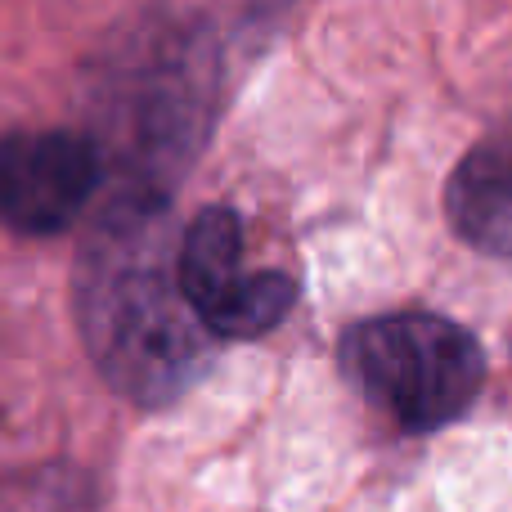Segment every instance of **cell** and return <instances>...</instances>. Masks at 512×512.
I'll list each match as a JSON object with an SVG mask.
<instances>
[{
	"mask_svg": "<svg viewBox=\"0 0 512 512\" xmlns=\"http://www.w3.org/2000/svg\"><path fill=\"white\" fill-rule=\"evenodd\" d=\"M454 234L490 256H512V117L472 144L445 185Z\"/></svg>",
	"mask_w": 512,
	"mask_h": 512,
	"instance_id": "5b68a950",
	"label": "cell"
},
{
	"mask_svg": "<svg viewBox=\"0 0 512 512\" xmlns=\"http://www.w3.org/2000/svg\"><path fill=\"white\" fill-rule=\"evenodd\" d=\"M171 194L113 189L72 265L77 328L99 378L140 409L180 400L212 364L216 333L180 288Z\"/></svg>",
	"mask_w": 512,
	"mask_h": 512,
	"instance_id": "6da1fadb",
	"label": "cell"
},
{
	"mask_svg": "<svg viewBox=\"0 0 512 512\" xmlns=\"http://www.w3.org/2000/svg\"><path fill=\"white\" fill-rule=\"evenodd\" d=\"M292 301H297V283L288 274H279V270L248 274L239 297L212 319L216 342H252V337L270 333L279 319H288Z\"/></svg>",
	"mask_w": 512,
	"mask_h": 512,
	"instance_id": "52a82bcc",
	"label": "cell"
},
{
	"mask_svg": "<svg viewBox=\"0 0 512 512\" xmlns=\"http://www.w3.org/2000/svg\"><path fill=\"white\" fill-rule=\"evenodd\" d=\"M104 180V149L81 131H18L0 144V221L50 239L77 225Z\"/></svg>",
	"mask_w": 512,
	"mask_h": 512,
	"instance_id": "277c9868",
	"label": "cell"
},
{
	"mask_svg": "<svg viewBox=\"0 0 512 512\" xmlns=\"http://www.w3.org/2000/svg\"><path fill=\"white\" fill-rule=\"evenodd\" d=\"M342 373L405 432H436L477 400L486 382L481 342L441 315H378L346 328Z\"/></svg>",
	"mask_w": 512,
	"mask_h": 512,
	"instance_id": "7a4b0ae2",
	"label": "cell"
},
{
	"mask_svg": "<svg viewBox=\"0 0 512 512\" xmlns=\"http://www.w3.org/2000/svg\"><path fill=\"white\" fill-rule=\"evenodd\" d=\"M144 72L117 86L108 108V135L122 189L171 194L176 176L194 162L207 140V104H212V59L203 50H171L140 63ZM104 153V158H108Z\"/></svg>",
	"mask_w": 512,
	"mask_h": 512,
	"instance_id": "3957f363",
	"label": "cell"
},
{
	"mask_svg": "<svg viewBox=\"0 0 512 512\" xmlns=\"http://www.w3.org/2000/svg\"><path fill=\"white\" fill-rule=\"evenodd\" d=\"M243 283H248V270H243L239 216L230 207H207L180 239V288L189 306L203 315V324L212 328V319L239 297Z\"/></svg>",
	"mask_w": 512,
	"mask_h": 512,
	"instance_id": "8992f818",
	"label": "cell"
}]
</instances>
